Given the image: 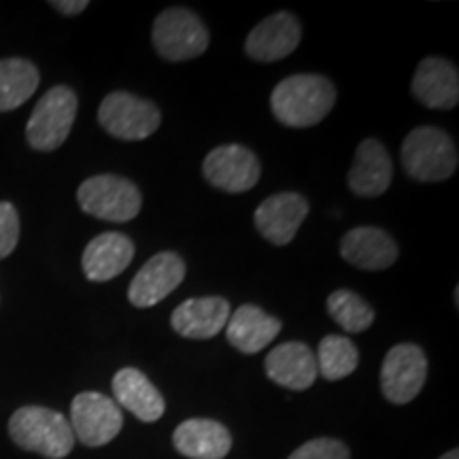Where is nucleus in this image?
<instances>
[{"mask_svg":"<svg viewBox=\"0 0 459 459\" xmlns=\"http://www.w3.org/2000/svg\"><path fill=\"white\" fill-rule=\"evenodd\" d=\"M11 440L24 451L48 459H62L73 451L74 434L71 423L60 412L45 406H22L9 419Z\"/></svg>","mask_w":459,"mask_h":459,"instance_id":"nucleus-2","label":"nucleus"},{"mask_svg":"<svg viewBox=\"0 0 459 459\" xmlns=\"http://www.w3.org/2000/svg\"><path fill=\"white\" fill-rule=\"evenodd\" d=\"M334 102L336 88L321 74H291L271 96L274 117L287 128H311L328 117Z\"/></svg>","mask_w":459,"mask_h":459,"instance_id":"nucleus-1","label":"nucleus"},{"mask_svg":"<svg viewBox=\"0 0 459 459\" xmlns=\"http://www.w3.org/2000/svg\"><path fill=\"white\" fill-rule=\"evenodd\" d=\"M412 96L428 108H449L459 102L457 68L445 57H426L412 77Z\"/></svg>","mask_w":459,"mask_h":459,"instance_id":"nucleus-17","label":"nucleus"},{"mask_svg":"<svg viewBox=\"0 0 459 459\" xmlns=\"http://www.w3.org/2000/svg\"><path fill=\"white\" fill-rule=\"evenodd\" d=\"M68 423L74 438L82 440L85 446H102L122 432L124 417L111 398L99 392H83L74 395Z\"/></svg>","mask_w":459,"mask_h":459,"instance_id":"nucleus-9","label":"nucleus"},{"mask_svg":"<svg viewBox=\"0 0 459 459\" xmlns=\"http://www.w3.org/2000/svg\"><path fill=\"white\" fill-rule=\"evenodd\" d=\"M204 179L228 194H243L260 181L262 166L251 149L243 145L215 147L203 164Z\"/></svg>","mask_w":459,"mask_h":459,"instance_id":"nucleus-10","label":"nucleus"},{"mask_svg":"<svg viewBox=\"0 0 459 459\" xmlns=\"http://www.w3.org/2000/svg\"><path fill=\"white\" fill-rule=\"evenodd\" d=\"M341 255L344 262L361 271H385L398 260V245L385 230L361 226L344 234Z\"/></svg>","mask_w":459,"mask_h":459,"instance_id":"nucleus-16","label":"nucleus"},{"mask_svg":"<svg viewBox=\"0 0 459 459\" xmlns=\"http://www.w3.org/2000/svg\"><path fill=\"white\" fill-rule=\"evenodd\" d=\"M88 0H56L51 3V7L60 11L62 15H79L88 9Z\"/></svg>","mask_w":459,"mask_h":459,"instance_id":"nucleus-28","label":"nucleus"},{"mask_svg":"<svg viewBox=\"0 0 459 459\" xmlns=\"http://www.w3.org/2000/svg\"><path fill=\"white\" fill-rule=\"evenodd\" d=\"M153 48L164 60L186 62L203 56L209 48V30L189 9H166L153 22Z\"/></svg>","mask_w":459,"mask_h":459,"instance_id":"nucleus-6","label":"nucleus"},{"mask_svg":"<svg viewBox=\"0 0 459 459\" xmlns=\"http://www.w3.org/2000/svg\"><path fill=\"white\" fill-rule=\"evenodd\" d=\"M134 257V245L126 234L105 232L91 238L83 251V273L94 283H105L122 274Z\"/></svg>","mask_w":459,"mask_h":459,"instance_id":"nucleus-18","label":"nucleus"},{"mask_svg":"<svg viewBox=\"0 0 459 459\" xmlns=\"http://www.w3.org/2000/svg\"><path fill=\"white\" fill-rule=\"evenodd\" d=\"M77 94L66 85H56L37 102L28 119L26 139L37 152H54L71 134L77 117Z\"/></svg>","mask_w":459,"mask_h":459,"instance_id":"nucleus-5","label":"nucleus"},{"mask_svg":"<svg viewBox=\"0 0 459 459\" xmlns=\"http://www.w3.org/2000/svg\"><path fill=\"white\" fill-rule=\"evenodd\" d=\"M39 68L22 57L0 60V111H13L37 91Z\"/></svg>","mask_w":459,"mask_h":459,"instance_id":"nucleus-23","label":"nucleus"},{"mask_svg":"<svg viewBox=\"0 0 459 459\" xmlns=\"http://www.w3.org/2000/svg\"><path fill=\"white\" fill-rule=\"evenodd\" d=\"M115 404L128 409L145 423L158 421L164 415L166 402L149 378L136 368H122L113 377Z\"/></svg>","mask_w":459,"mask_h":459,"instance_id":"nucleus-22","label":"nucleus"},{"mask_svg":"<svg viewBox=\"0 0 459 459\" xmlns=\"http://www.w3.org/2000/svg\"><path fill=\"white\" fill-rule=\"evenodd\" d=\"M440 459H459V451L453 449V451H449V453H445V455L440 457Z\"/></svg>","mask_w":459,"mask_h":459,"instance_id":"nucleus-29","label":"nucleus"},{"mask_svg":"<svg viewBox=\"0 0 459 459\" xmlns=\"http://www.w3.org/2000/svg\"><path fill=\"white\" fill-rule=\"evenodd\" d=\"M328 313L344 332L359 334L375 324V311L364 298L349 290H336L328 296Z\"/></svg>","mask_w":459,"mask_h":459,"instance_id":"nucleus-25","label":"nucleus"},{"mask_svg":"<svg viewBox=\"0 0 459 459\" xmlns=\"http://www.w3.org/2000/svg\"><path fill=\"white\" fill-rule=\"evenodd\" d=\"M266 375L281 387L304 392L317 378V361L304 342H283L266 358Z\"/></svg>","mask_w":459,"mask_h":459,"instance_id":"nucleus-19","label":"nucleus"},{"mask_svg":"<svg viewBox=\"0 0 459 459\" xmlns=\"http://www.w3.org/2000/svg\"><path fill=\"white\" fill-rule=\"evenodd\" d=\"M307 215L308 203L300 196V194H274V196L266 198L260 206H257L255 228L268 243L285 247L294 240Z\"/></svg>","mask_w":459,"mask_h":459,"instance_id":"nucleus-12","label":"nucleus"},{"mask_svg":"<svg viewBox=\"0 0 459 459\" xmlns=\"http://www.w3.org/2000/svg\"><path fill=\"white\" fill-rule=\"evenodd\" d=\"M287 459H351V453L336 438H315L298 446Z\"/></svg>","mask_w":459,"mask_h":459,"instance_id":"nucleus-26","label":"nucleus"},{"mask_svg":"<svg viewBox=\"0 0 459 459\" xmlns=\"http://www.w3.org/2000/svg\"><path fill=\"white\" fill-rule=\"evenodd\" d=\"M20 240V215L11 203H0V260L15 251Z\"/></svg>","mask_w":459,"mask_h":459,"instance_id":"nucleus-27","label":"nucleus"},{"mask_svg":"<svg viewBox=\"0 0 459 459\" xmlns=\"http://www.w3.org/2000/svg\"><path fill=\"white\" fill-rule=\"evenodd\" d=\"M186 279V264L175 251H162L153 255L136 273L128 287V300L136 308H149L162 302Z\"/></svg>","mask_w":459,"mask_h":459,"instance_id":"nucleus-11","label":"nucleus"},{"mask_svg":"<svg viewBox=\"0 0 459 459\" xmlns=\"http://www.w3.org/2000/svg\"><path fill=\"white\" fill-rule=\"evenodd\" d=\"M302 39L300 22L294 15L281 11L262 20L245 41V54L255 62L283 60L298 48Z\"/></svg>","mask_w":459,"mask_h":459,"instance_id":"nucleus-13","label":"nucleus"},{"mask_svg":"<svg viewBox=\"0 0 459 459\" xmlns=\"http://www.w3.org/2000/svg\"><path fill=\"white\" fill-rule=\"evenodd\" d=\"M402 166L415 181L434 183L449 179L457 169L455 143L440 128H415L402 145Z\"/></svg>","mask_w":459,"mask_h":459,"instance_id":"nucleus-3","label":"nucleus"},{"mask_svg":"<svg viewBox=\"0 0 459 459\" xmlns=\"http://www.w3.org/2000/svg\"><path fill=\"white\" fill-rule=\"evenodd\" d=\"M230 319V304L221 296L189 298L172 313V330L179 336L206 341L223 332Z\"/></svg>","mask_w":459,"mask_h":459,"instance_id":"nucleus-15","label":"nucleus"},{"mask_svg":"<svg viewBox=\"0 0 459 459\" xmlns=\"http://www.w3.org/2000/svg\"><path fill=\"white\" fill-rule=\"evenodd\" d=\"M79 206L99 220L126 223L141 213L143 196L134 183L117 175H96L77 189Z\"/></svg>","mask_w":459,"mask_h":459,"instance_id":"nucleus-4","label":"nucleus"},{"mask_svg":"<svg viewBox=\"0 0 459 459\" xmlns=\"http://www.w3.org/2000/svg\"><path fill=\"white\" fill-rule=\"evenodd\" d=\"M315 361H317V375L325 381H341L358 368L359 351L347 336L330 334L319 342Z\"/></svg>","mask_w":459,"mask_h":459,"instance_id":"nucleus-24","label":"nucleus"},{"mask_svg":"<svg viewBox=\"0 0 459 459\" xmlns=\"http://www.w3.org/2000/svg\"><path fill=\"white\" fill-rule=\"evenodd\" d=\"M428 378V358L417 344L389 349L381 366V392L392 404H409L421 394Z\"/></svg>","mask_w":459,"mask_h":459,"instance_id":"nucleus-8","label":"nucleus"},{"mask_svg":"<svg viewBox=\"0 0 459 459\" xmlns=\"http://www.w3.org/2000/svg\"><path fill=\"white\" fill-rule=\"evenodd\" d=\"M99 122L119 141H145L160 128L162 113L152 100L128 91H113L100 102Z\"/></svg>","mask_w":459,"mask_h":459,"instance_id":"nucleus-7","label":"nucleus"},{"mask_svg":"<svg viewBox=\"0 0 459 459\" xmlns=\"http://www.w3.org/2000/svg\"><path fill=\"white\" fill-rule=\"evenodd\" d=\"M226 338L240 353L254 355L268 347L281 332V321L264 313L255 304H243L230 315L226 324Z\"/></svg>","mask_w":459,"mask_h":459,"instance_id":"nucleus-20","label":"nucleus"},{"mask_svg":"<svg viewBox=\"0 0 459 459\" xmlns=\"http://www.w3.org/2000/svg\"><path fill=\"white\" fill-rule=\"evenodd\" d=\"M172 445L189 459H223L232 449V436L213 419H187L172 434Z\"/></svg>","mask_w":459,"mask_h":459,"instance_id":"nucleus-21","label":"nucleus"},{"mask_svg":"<svg viewBox=\"0 0 459 459\" xmlns=\"http://www.w3.org/2000/svg\"><path fill=\"white\" fill-rule=\"evenodd\" d=\"M392 179L394 162L385 145L377 139L361 141L347 179L351 192L361 198H377L387 192Z\"/></svg>","mask_w":459,"mask_h":459,"instance_id":"nucleus-14","label":"nucleus"}]
</instances>
